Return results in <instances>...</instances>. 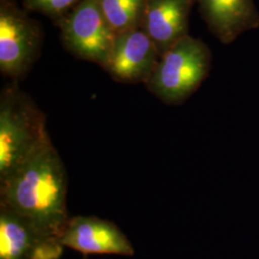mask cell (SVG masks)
Listing matches in <instances>:
<instances>
[{
	"mask_svg": "<svg viewBox=\"0 0 259 259\" xmlns=\"http://www.w3.org/2000/svg\"><path fill=\"white\" fill-rule=\"evenodd\" d=\"M66 195L65 164L50 138L0 182V204L17 213L46 239L60 240L70 218Z\"/></svg>",
	"mask_w": 259,
	"mask_h": 259,
	"instance_id": "6da1fadb",
	"label": "cell"
},
{
	"mask_svg": "<svg viewBox=\"0 0 259 259\" xmlns=\"http://www.w3.org/2000/svg\"><path fill=\"white\" fill-rule=\"evenodd\" d=\"M48 138L44 111L19 88V82L6 83L0 93V182Z\"/></svg>",
	"mask_w": 259,
	"mask_h": 259,
	"instance_id": "7a4b0ae2",
	"label": "cell"
},
{
	"mask_svg": "<svg viewBox=\"0 0 259 259\" xmlns=\"http://www.w3.org/2000/svg\"><path fill=\"white\" fill-rule=\"evenodd\" d=\"M211 64L212 53L207 45L188 35L160 57L145 85L161 102L179 106L197 92Z\"/></svg>",
	"mask_w": 259,
	"mask_h": 259,
	"instance_id": "3957f363",
	"label": "cell"
},
{
	"mask_svg": "<svg viewBox=\"0 0 259 259\" xmlns=\"http://www.w3.org/2000/svg\"><path fill=\"white\" fill-rule=\"evenodd\" d=\"M44 29L16 0H0V71L11 81L27 76L41 54Z\"/></svg>",
	"mask_w": 259,
	"mask_h": 259,
	"instance_id": "277c9868",
	"label": "cell"
},
{
	"mask_svg": "<svg viewBox=\"0 0 259 259\" xmlns=\"http://www.w3.org/2000/svg\"><path fill=\"white\" fill-rule=\"evenodd\" d=\"M55 24L66 51L106 67L117 35L105 18L99 0H83Z\"/></svg>",
	"mask_w": 259,
	"mask_h": 259,
	"instance_id": "5b68a950",
	"label": "cell"
},
{
	"mask_svg": "<svg viewBox=\"0 0 259 259\" xmlns=\"http://www.w3.org/2000/svg\"><path fill=\"white\" fill-rule=\"evenodd\" d=\"M60 242L64 247L80 251L83 255L135 254L129 238L114 223L95 216L70 217Z\"/></svg>",
	"mask_w": 259,
	"mask_h": 259,
	"instance_id": "8992f818",
	"label": "cell"
},
{
	"mask_svg": "<svg viewBox=\"0 0 259 259\" xmlns=\"http://www.w3.org/2000/svg\"><path fill=\"white\" fill-rule=\"evenodd\" d=\"M160 56L148 36L134 29L116 36L110 60L104 70L122 83H145L153 74Z\"/></svg>",
	"mask_w": 259,
	"mask_h": 259,
	"instance_id": "52a82bcc",
	"label": "cell"
},
{
	"mask_svg": "<svg viewBox=\"0 0 259 259\" xmlns=\"http://www.w3.org/2000/svg\"><path fill=\"white\" fill-rule=\"evenodd\" d=\"M192 0H147L140 29L148 36L161 57L188 36Z\"/></svg>",
	"mask_w": 259,
	"mask_h": 259,
	"instance_id": "ba28073f",
	"label": "cell"
},
{
	"mask_svg": "<svg viewBox=\"0 0 259 259\" xmlns=\"http://www.w3.org/2000/svg\"><path fill=\"white\" fill-rule=\"evenodd\" d=\"M209 32L230 45L245 32L259 28V12L253 0H196Z\"/></svg>",
	"mask_w": 259,
	"mask_h": 259,
	"instance_id": "9c48e42d",
	"label": "cell"
},
{
	"mask_svg": "<svg viewBox=\"0 0 259 259\" xmlns=\"http://www.w3.org/2000/svg\"><path fill=\"white\" fill-rule=\"evenodd\" d=\"M45 239L23 218L0 204V259H33Z\"/></svg>",
	"mask_w": 259,
	"mask_h": 259,
	"instance_id": "30bf717a",
	"label": "cell"
},
{
	"mask_svg": "<svg viewBox=\"0 0 259 259\" xmlns=\"http://www.w3.org/2000/svg\"><path fill=\"white\" fill-rule=\"evenodd\" d=\"M147 0H99L103 14L116 35L140 28Z\"/></svg>",
	"mask_w": 259,
	"mask_h": 259,
	"instance_id": "8fae6325",
	"label": "cell"
},
{
	"mask_svg": "<svg viewBox=\"0 0 259 259\" xmlns=\"http://www.w3.org/2000/svg\"><path fill=\"white\" fill-rule=\"evenodd\" d=\"M83 0H22L26 11L37 12L54 22L65 18Z\"/></svg>",
	"mask_w": 259,
	"mask_h": 259,
	"instance_id": "7c38bea8",
	"label": "cell"
},
{
	"mask_svg": "<svg viewBox=\"0 0 259 259\" xmlns=\"http://www.w3.org/2000/svg\"><path fill=\"white\" fill-rule=\"evenodd\" d=\"M83 259H88V255H83Z\"/></svg>",
	"mask_w": 259,
	"mask_h": 259,
	"instance_id": "4fadbf2b",
	"label": "cell"
},
{
	"mask_svg": "<svg viewBox=\"0 0 259 259\" xmlns=\"http://www.w3.org/2000/svg\"><path fill=\"white\" fill-rule=\"evenodd\" d=\"M192 1H193V2H194V3H196V0H192Z\"/></svg>",
	"mask_w": 259,
	"mask_h": 259,
	"instance_id": "5bb4252c",
	"label": "cell"
}]
</instances>
